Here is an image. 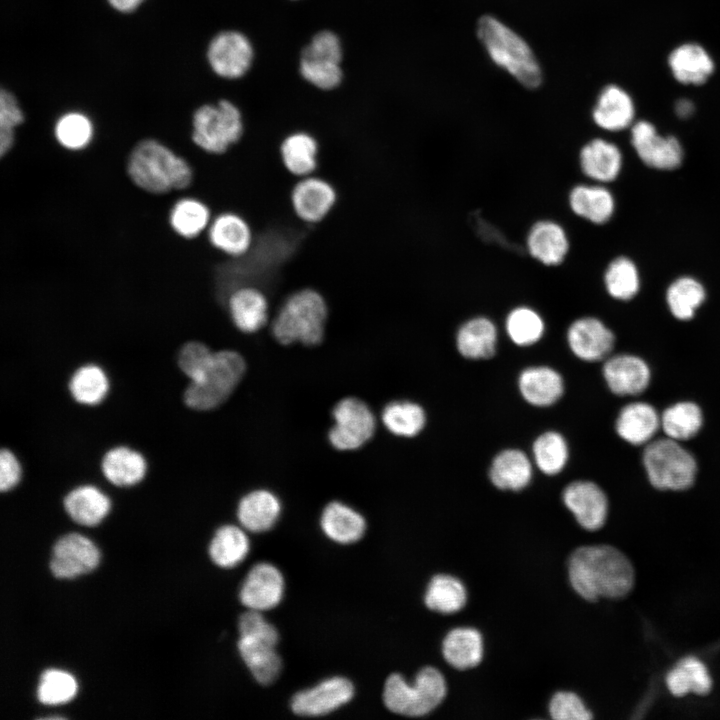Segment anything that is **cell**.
I'll return each mask as SVG.
<instances>
[{
  "mask_svg": "<svg viewBox=\"0 0 720 720\" xmlns=\"http://www.w3.org/2000/svg\"><path fill=\"white\" fill-rule=\"evenodd\" d=\"M569 580L582 598L625 596L634 583V571L628 558L609 545L581 546L568 560Z\"/></svg>",
  "mask_w": 720,
  "mask_h": 720,
  "instance_id": "6da1fadb",
  "label": "cell"
},
{
  "mask_svg": "<svg viewBox=\"0 0 720 720\" xmlns=\"http://www.w3.org/2000/svg\"><path fill=\"white\" fill-rule=\"evenodd\" d=\"M126 168L138 188L157 195L186 189L194 177L185 158L155 139L138 142L128 156Z\"/></svg>",
  "mask_w": 720,
  "mask_h": 720,
  "instance_id": "7a4b0ae2",
  "label": "cell"
},
{
  "mask_svg": "<svg viewBox=\"0 0 720 720\" xmlns=\"http://www.w3.org/2000/svg\"><path fill=\"white\" fill-rule=\"evenodd\" d=\"M328 319L324 296L315 288L303 287L289 294L276 313L271 330L281 344H320Z\"/></svg>",
  "mask_w": 720,
  "mask_h": 720,
  "instance_id": "3957f363",
  "label": "cell"
},
{
  "mask_svg": "<svg viewBox=\"0 0 720 720\" xmlns=\"http://www.w3.org/2000/svg\"><path fill=\"white\" fill-rule=\"evenodd\" d=\"M477 35L496 65L527 88L540 85L539 63L529 45L516 32L497 18L484 15L478 21Z\"/></svg>",
  "mask_w": 720,
  "mask_h": 720,
  "instance_id": "277c9868",
  "label": "cell"
},
{
  "mask_svg": "<svg viewBox=\"0 0 720 720\" xmlns=\"http://www.w3.org/2000/svg\"><path fill=\"white\" fill-rule=\"evenodd\" d=\"M446 695L443 675L434 667L426 666L416 675L412 685L398 673L391 674L385 681L383 701L393 713L419 717L435 709Z\"/></svg>",
  "mask_w": 720,
  "mask_h": 720,
  "instance_id": "5b68a950",
  "label": "cell"
},
{
  "mask_svg": "<svg viewBox=\"0 0 720 720\" xmlns=\"http://www.w3.org/2000/svg\"><path fill=\"white\" fill-rule=\"evenodd\" d=\"M245 369L244 359L236 351L214 352L203 375L185 388L184 403L197 411H208L220 406L237 387Z\"/></svg>",
  "mask_w": 720,
  "mask_h": 720,
  "instance_id": "8992f818",
  "label": "cell"
},
{
  "mask_svg": "<svg viewBox=\"0 0 720 720\" xmlns=\"http://www.w3.org/2000/svg\"><path fill=\"white\" fill-rule=\"evenodd\" d=\"M244 134V121L240 109L229 100L217 104H204L192 118V140L203 152L223 155L236 145Z\"/></svg>",
  "mask_w": 720,
  "mask_h": 720,
  "instance_id": "52a82bcc",
  "label": "cell"
},
{
  "mask_svg": "<svg viewBox=\"0 0 720 720\" xmlns=\"http://www.w3.org/2000/svg\"><path fill=\"white\" fill-rule=\"evenodd\" d=\"M643 465L650 483L661 490L688 489L697 473L693 455L668 437L649 442L643 452Z\"/></svg>",
  "mask_w": 720,
  "mask_h": 720,
  "instance_id": "ba28073f",
  "label": "cell"
},
{
  "mask_svg": "<svg viewBox=\"0 0 720 720\" xmlns=\"http://www.w3.org/2000/svg\"><path fill=\"white\" fill-rule=\"evenodd\" d=\"M338 200L339 194L333 182L317 173L296 179L288 195L293 215L308 225L325 221Z\"/></svg>",
  "mask_w": 720,
  "mask_h": 720,
  "instance_id": "9c48e42d",
  "label": "cell"
},
{
  "mask_svg": "<svg viewBox=\"0 0 720 720\" xmlns=\"http://www.w3.org/2000/svg\"><path fill=\"white\" fill-rule=\"evenodd\" d=\"M332 417L334 425L329 431V441L338 450L358 449L370 440L375 432L374 414L360 399H342L334 407Z\"/></svg>",
  "mask_w": 720,
  "mask_h": 720,
  "instance_id": "30bf717a",
  "label": "cell"
},
{
  "mask_svg": "<svg viewBox=\"0 0 720 720\" xmlns=\"http://www.w3.org/2000/svg\"><path fill=\"white\" fill-rule=\"evenodd\" d=\"M254 57L250 40L241 32L224 31L209 44L208 62L212 70L227 79H237L250 69Z\"/></svg>",
  "mask_w": 720,
  "mask_h": 720,
  "instance_id": "8fae6325",
  "label": "cell"
},
{
  "mask_svg": "<svg viewBox=\"0 0 720 720\" xmlns=\"http://www.w3.org/2000/svg\"><path fill=\"white\" fill-rule=\"evenodd\" d=\"M353 696L352 682L345 677L334 676L297 692L291 699L290 707L299 716H323L347 704Z\"/></svg>",
  "mask_w": 720,
  "mask_h": 720,
  "instance_id": "7c38bea8",
  "label": "cell"
},
{
  "mask_svg": "<svg viewBox=\"0 0 720 720\" xmlns=\"http://www.w3.org/2000/svg\"><path fill=\"white\" fill-rule=\"evenodd\" d=\"M99 557L92 541L80 534L69 533L53 545L49 567L53 576L71 579L93 570Z\"/></svg>",
  "mask_w": 720,
  "mask_h": 720,
  "instance_id": "4fadbf2b",
  "label": "cell"
},
{
  "mask_svg": "<svg viewBox=\"0 0 720 720\" xmlns=\"http://www.w3.org/2000/svg\"><path fill=\"white\" fill-rule=\"evenodd\" d=\"M631 143L639 158L647 166L672 170L683 159V150L673 136L660 135L655 126L645 120L635 123L631 128Z\"/></svg>",
  "mask_w": 720,
  "mask_h": 720,
  "instance_id": "5bb4252c",
  "label": "cell"
},
{
  "mask_svg": "<svg viewBox=\"0 0 720 720\" xmlns=\"http://www.w3.org/2000/svg\"><path fill=\"white\" fill-rule=\"evenodd\" d=\"M206 232L210 245L233 259L246 256L255 241L252 225L236 211L218 213L212 218Z\"/></svg>",
  "mask_w": 720,
  "mask_h": 720,
  "instance_id": "9a60e30c",
  "label": "cell"
},
{
  "mask_svg": "<svg viewBox=\"0 0 720 720\" xmlns=\"http://www.w3.org/2000/svg\"><path fill=\"white\" fill-rule=\"evenodd\" d=\"M284 578L274 565H254L242 582L239 599L247 609L265 611L276 607L284 594Z\"/></svg>",
  "mask_w": 720,
  "mask_h": 720,
  "instance_id": "2e32d148",
  "label": "cell"
},
{
  "mask_svg": "<svg viewBox=\"0 0 720 720\" xmlns=\"http://www.w3.org/2000/svg\"><path fill=\"white\" fill-rule=\"evenodd\" d=\"M234 326L244 333H255L269 319V301L265 292L252 284L232 288L225 297Z\"/></svg>",
  "mask_w": 720,
  "mask_h": 720,
  "instance_id": "e0dca14e",
  "label": "cell"
},
{
  "mask_svg": "<svg viewBox=\"0 0 720 720\" xmlns=\"http://www.w3.org/2000/svg\"><path fill=\"white\" fill-rule=\"evenodd\" d=\"M565 506L586 530L600 529L606 521L608 501L603 490L591 481H575L562 494Z\"/></svg>",
  "mask_w": 720,
  "mask_h": 720,
  "instance_id": "ac0fdd59",
  "label": "cell"
},
{
  "mask_svg": "<svg viewBox=\"0 0 720 720\" xmlns=\"http://www.w3.org/2000/svg\"><path fill=\"white\" fill-rule=\"evenodd\" d=\"M567 340L571 351L581 360L599 361L606 358L615 343L613 332L599 319L582 317L568 328Z\"/></svg>",
  "mask_w": 720,
  "mask_h": 720,
  "instance_id": "d6986e66",
  "label": "cell"
},
{
  "mask_svg": "<svg viewBox=\"0 0 720 720\" xmlns=\"http://www.w3.org/2000/svg\"><path fill=\"white\" fill-rule=\"evenodd\" d=\"M529 255L547 267L562 264L568 256L570 241L565 228L552 219L536 221L526 237Z\"/></svg>",
  "mask_w": 720,
  "mask_h": 720,
  "instance_id": "ffe728a7",
  "label": "cell"
},
{
  "mask_svg": "<svg viewBox=\"0 0 720 720\" xmlns=\"http://www.w3.org/2000/svg\"><path fill=\"white\" fill-rule=\"evenodd\" d=\"M278 156L281 167L298 179L317 173L320 164V143L311 133L293 131L280 141Z\"/></svg>",
  "mask_w": 720,
  "mask_h": 720,
  "instance_id": "44dd1931",
  "label": "cell"
},
{
  "mask_svg": "<svg viewBox=\"0 0 720 720\" xmlns=\"http://www.w3.org/2000/svg\"><path fill=\"white\" fill-rule=\"evenodd\" d=\"M603 376L609 389L617 395H638L650 382V369L640 357L621 354L606 360Z\"/></svg>",
  "mask_w": 720,
  "mask_h": 720,
  "instance_id": "7402d4cb",
  "label": "cell"
},
{
  "mask_svg": "<svg viewBox=\"0 0 720 720\" xmlns=\"http://www.w3.org/2000/svg\"><path fill=\"white\" fill-rule=\"evenodd\" d=\"M275 647L269 641L247 635H240L237 642L243 662L253 678L263 686L274 683L282 669V660Z\"/></svg>",
  "mask_w": 720,
  "mask_h": 720,
  "instance_id": "603a6c76",
  "label": "cell"
},
{
  "mask_svg": "<svg viewBox=\"0 0 720 720\" xmlns=\"http://www.w3.org/2000/svg\"><path fill=\"white\" fill-rule=\"evenodd\" d=\"M668 66L675 80L684 85L704 84L715 68L711 55L696 43H685L673 49L668 56Z\"/></svg>",
  "mask_w": 720,
  "mask_h": 720,
  "instance_id": "cb8c5ba5",
  "label": "cell"
},
{
  "mask_svg": "<svg viewBox=\"0 0 720 720\" xmlns=\"http://www.w3.org/2000/svg\"><path fill=\"white\" fill-rule=\"evenodd\" d=\"M635 115L631 96L617 85H608L600 92L592 111L594 123L606 131H620L631 125Z\"/></svg>",
  "mask_w": 720,
  "mask_h": 720,
  "instance_id": "d4e9b609",
  "label": "cell"
},
{
  "mask_svg": "<svg viewBox=\"0 0 720 720\" xmlns=\"http://www.w3.org/2000/svg\"><path fill=\"white\" fill-rule=\"evenodd\" d=\"M579 166L588 178L606 183L617 178L622 167V155L612 142L595 138L582 146Z\"/></svg>",
  "mask_w": 720,
  "mask_h": 720,
  "instance_id": "484cf974",
  "label": "cell"
},
{
  "mask_svg": "<svg viewBox=\"0 0 720 720\" xmlns=\"http://www.w3.org/2000/svg\"><path fill=\"white\" fill-rule=\"evenodd\" d=\"M104 477L117 487L141 482L147 472L145 457L128 446H115L105 452L100 463Z\"/></svg>",
  "mask_w": 720,
  "mask_h": 720,
  "instance_id": "4316f807",
  "label": "cell"
},
{
  "mask_svg": "<svg viewBox=\"0 0 720 720\" xmlns=\"http://www.w3.org/2000/svg\"><path fill=\"white\" fill-rule=\"evenodd\" d=\"M281 513L278 497L265 489L254 490L243 496L237 506V518L250 532L261 533L271 529Z\"/></svg>",
  "mask_w": 720,
  "mask_h": 720,
  "instance_id": "83f0119b",
  "label": "cell"
},
{
  "mask_svg": "<svg viewBox=\"0 0 720 720\" xmlns=\"http://www.w3.org/2000/svg\"><path fill=\"white\" fill-rule=\"evenodd\" d=\"M519 390L522 397L531 405L546 407L557 402L563 392L561 375L546 366L529 367L519 376Z\"/></svg>",
  "mask_w": 720,
  "mask_h": 720,
  "instance_id": "f1b7e54d",
  "label": "cell"
},
{
  "mask_svg": "<svg viewBox=\"0 0 720 720\" xmlns=\"http://www.w3.org/2000/svg\"><path fill=\"white\" fill-rule=\"evenodd\" d=\"M568 204L576 216L594 224L608 222L615 210L613 195L601 185H575L568 194Z\"/></svg>",
  "mask_w": 720,
  "mask_h": 720,
  "instance_id": "f546056e",
  "label": "cell"
},
{
  "mask_svg": "<svg viewBox=\"0 0 720 720\" xmlns=\"http://www.w3.org/2000/svg\"><path fill=\"white\" fill-rule=\"evenodd\" d=\"M661 425L653 406L634 402L624 406L616 420V431L626 442L641 445L650 442Z\"/></svg>",
  "mask_w": 720,
  "mask_h": 720,
  "instance_id": "4dcf8cb0",
  "label": "cell"
},
{
  "mask_svg": "<svg viewBox=\"0 0 720 720\" xmlns=\"http://www.w3.org/2000/svg\"><path fill=\"white\" fill-rule=\"evenodd\" d=\"M320 525L324 534L339 544L357 542L366 530L364 517L353 508L337 501L325 506Z\"/></svg>",
  "mask_w": 720,
  "mask_h": 720,
  "instance_id": "1f68e13d",
  "label": "cell"
},
{
  "mask_svg": "<svg viewBox=\"0 0 720 720\" xmlns=\"http://www.w3.org/2000/svg\"><path fill=\"white\" fill-rule=\"evenodd\" d=\"M63 505L74 522L84 526H94L108 514L111 502L97 487L81 485L66 494Z\"/></svg>",
  "mask_w": 720,
  "mask_h": 720,
  "instance_id": "d6a6232c",
  "label": "cell"
},
{
  "mask_svg": "<svg viewBox=\"0 0 720 720\" xmlns=\"http://www.w3.org/2000/svg\"><path fill=\"white\" fill-rule=\"evenodd\" d=\"M489 477L493 485L501 490L519 491L529 484L532 465L521 450L506 449L494 457Z\"/></svg>",
  "mask_w": 720,
  "mask_h": 720,
  "instance_id": "836d02e7",
  "label": "cell"
},
{
  "mask_svg": "<svg viewBox=\"0 0 720 720\" xmlns=\"http://www.w3.org/2000/svg\"><path fill=\"white\" fill-rule=\"evenodd\" d=\"M456 343L459 353L469 359H488L495 354L497 329L486 317H474L458 329Z\"/></svg>",
  "mask_w": 720,
  "mask_h": 720,
  "instance_id": "e575fe53",
  "label": "cell"
},
{
  "mask_svg": "<svg viewBox=\"0 0 720 720\" xmlns=\"http://www.w3.org/2000/svg\"><path fill=\"white\" fill-rule=\"evenodd\" d=\"M212 218L210 207L195 197L180 198L169 212L170 227L185 239L197 238L207 231Z\"/></svg>",
  "mask_w": 720,
  "mask_h": 720,
  "instance_id": "d590c367",
  "label": "cell"
},
{
  "mask_svg": "<svg viewBox=\"0 0 720 720\" xmlns=\"http://www.w3.org/2000/svg\"><path fill=\"white\" fill-rule=\"evenodd\" d=\"M445 660L454 668L464 670L481 662V634L474 628L460 627L448 632L442 643Z\"/></svg>",
  "mask_w": 720,
  "mask_h": 720,
  "instance_id": "8d00e7d4",
  "label": "cell"
},
{
  "mask_svg": "<svg viewBox=\"0 0 720 720\" xmlns=\"http://www.w3.org/2000/svg\"><path fill=\"white\" fill-rule=\"evenodd\" d=\"M109 386L105 371L93 363L78 367L68 381V390L73 400L86 406L101 403L108 394Z\"/></svg>",
  "mask_w": 720,
  "mask_h": 720,
  "instance_id": "74e56055",
  "label": "cell"
},
{
  "mask_svg": "<svg viewBox=\"0 0 720 720\" xmlns=\"http://www.w3.org/2000/svg\"><path fill=\"white\" fill-rule=\"evenodd\" d=\"M249 549V539L240 527L224 525L213 536L209 555L217 566L233 568L246 558Z\"/></svg>",
  "mask_w": 720,
  "mask_h": 720,
  "instance_id": "f35d334b",
  "label": "cell"
},
{
  "mask_svg": "<svg viewBox=\"0 0 720 720\" xmlns=\"http://www.w3.org/2000/svg\"><path fill=\"white\" fill-rule=\"evenodd\" d=\"M666 684L675 696H684L689 692L703 695L710 691L712 679L703 662L695 657H686L669 671Z\"/></svg>",
  "mask_w": 720,
  "mask_h": 720,
  "instance_id": "ab89813d",
  "label": "cell"
},
{
  "mask_svg": "<svg viewBox=\"0 0 720 720\" xmlns=\"http://www.w3.org/2000/svg\"><path fill=\"white\" fill-rule=\"evenodd\" d=\"M424 600L430 610L443 614L455 613L466 603V590L457 578L438 574L429 582Z\"/></svg>",
  "mask_w": 720,
  "mask_h": 720,
  "instance_id": "60d3db41",
  "label": "cell"
},
{
  "mask_svg": "<svg viewBox=\"0 0 720 720\" xmlns=\"http://www.w3.org/2000/svg\"><path fill=\"white\" fill-rule=\"evenodd\" d=\"M661 426L668 438L676 441L694 437L703 424L700 407L688 401L669 406L660 417Z\"/></svg>",
  "mask_w": 720,
  "mask_h": 720,
  "instance_id": "b9f144b4",
  "label": "cell"
},
{
  "mask_svg": "<svg viewBox=\"0 0 720 720\" xmlns=\"http://www.w3.org/2000/svg\"><path fill=\"white\" fill-rule=\"evenodd\" d=\"M382 421L394 435L413 437L424 428L426 415L423 408L417 403L394 401L383 409Z\"/></svg>",
  "mask_w": 720,
  "mask_h": 720,
  "instance_id": "7bdbcfd3",
  "label": "cell"
},
{
  "mask_svg": "<svg viewBox=\"0 0 720 720\" xmlns=\"http://www.w3.org/2000/svg\"><path fill=\"white\" fill-rule=\"evenodd\" d=\"M705 296V289L699 281L691 277H681L668 287L666 301L675 318L689 320L704 302Z\"/></svg>",
  "mask_w": 720,
  "mask_h": 720,
  "instance_id": "ee69618b",
  "label": "cell"
},
{
  "mask_svg": "<svg viewBox=\"0 0 720 720\" xmlns=\"http://www.w3.org/2000/svg\"><path fill=\"white\" fill-rule=\"evenodd\" d=\"M54 135L60 146L70 151L85 149L92 141L94 127L89 117L81 112H68L58 118Z\"/></svg>",
  "mask_w": 720,
  "mask_h": 720,
  "instance_id": "f6af8a7d",
  "label": "cell"
},
{
  "mask_svg": "<svg viewBox=\"0 0 720 720\" xmlns=\"http://www.w3.org/2000/svg\"><path fill=\"white\" fill-rule=\"evenodd\" d=\"M532 451L537 467L547 475L561 472L569 455L566 440L555 431L541 434L534 441Z\"/></svg>",
  "mask_w": 720,
  "mask_h": 720,
  "instance_id": "bcb514c9",
  "label": "cell"
},
{
  "mask_svg": "<svg viewBox=\"0 0 720 720\" xmlns=\"http://www.w3.org/2000/svg\"><path fill=\"white\" fill-rule=\"evenodd\" d=\"M604 284L611 297L623 301L632 299L640 287L635 264L624 256L615 258L605 270Z\"/></svg>",
  "mask_w": 720,
  "mask_h": 720,
  "instance_id": "7dc6e473",
  "label": "cell"
},
{
  "mask_svg": "<svg viewBox=\"0 0 720 720\" xmlns=\"http://www.w3.org/2000/svg\"><path fill=\"white\" fill-rule=\"evenodd\" d=\"M505 327L509 338L520 346L536 343L545 330L540 314L527 306L512 309L506 317Z\"/></svg>",
  "mask_w": 720,
  "mask_h": 720,
  "instance_id": "c3c4849f",
  "label": "cell"
},
{
  "mask_svg": "<svg viewBox=\"0 0 720 720\" xmlns=\"http://www.w3.org/2000/svg\"><path fill=\"white\" fill-rule=\"evenodd\" d=\"M74 677L62 670H45L37 686V698L45 705H59L70 701L76 694Z\"/></svg>",
  "mask_w": 720,
  "mask_h": 720,
  "instance_id": "681fc988",
  "label": "cell"
},
{
  "mask_svg": "<svg viewBox=\"0 0 720 720\" xmlns=\"http://www.w3.org/2000/svg\"><path fill=\"white\" fill-rule=\"evenodd\" d=\"M24 122V114L15 96L2 89L0 93V155H7L15 142V128Z\"/></svg>",
  "mask_w": 720,
  "mask_h": 720,
  "instance_id": "f907efd6",
  "label": "cell"
},
{
  "mask_svg": "<svg viewBox=\"0 0 720 720\" xmlns=\"http://www.w3.org/2000/svg\"><path fill=\"white\" fill-rule=\"evenodd\" d=\"M299 71L302 77L322 90L336 88L343 79L340 63L300 57Z\"/></svg>",
  "mask_w": 720,
  "mask_h": 720,
  "instance_id": "816d5d0a",
  "label": "cell"
},
{
  "mask_svg": "<svg viewBox=\"0 0 720 720\" xmlns=\"http://www.w3.org/2000/svg\"><path fill=\"white\" fill-rule=\"evenodd\" d=\"M214 352L204 343L189 341L181 346L177 355V364L181 372L190 380L197 381L208 368Z\"/></svg>",
  "mask_w": 720,
  "mask_h": 720,
  "instance_id": "f5cc1de1",
  "label": "cell"
},
{
  "mask_svg": "<svg viewBox=\"0 0 720 720\" xmlns=\"http://www.w3.org/2000/svg\"><path fill=\"white\" fill-rule=\"evenodd\" d=\"M301 57L340 63L343 57L341 41L338 36L328 30L320 31L306 45Z\"/></svg>",
  "mask_w": 720,
  "mask_h": 720,
  "instance_id": "db71d44e",
  "label": "cell"
},
{
  "mask_svg": "<svg viewBox=\"0 0 720 720\" xmlns=\"http://www.w3.org/2000/svg\"><path fill=\"white\" fill-rule=\"evenodd\" d=\"M549 712L555 720H589L591 712L575 693L559 691L553 695L549 704Z\"/></svg>",
  "mask_w": 720,
  "mask_h": 720,
  "instance_id": "11a10c76",
  "label": "cell"
},
{
  "mask_svg": "<svg viewBox=\"0 0 720 720\" xmlns=\"http://www.w3.org/2000/svg\"><path fill=\"white\" fill-rule=\"evenodd\" d=\"M240 635L257 637L277 645L279 634L277 629L269 623L261 611L248 609L242 613L238 621Z\"/></svg>",
  "mask_w": 720,
  "mask_h": 720,
  "instance_id": "9f6ffc18",
  "label": "cell"
},
{
  "mask_svg": "<svg viewBox=\"0 0 720 720\" xmlns=\"http://www.w3.org/2000/svg\"><path fill=\"white\" fill-rule=\"evenodd\" d=\"M22 468L17 456L8 448L0 451V490L7 492L21 480Z\"/></svg>",
  "mask_w": 720,
  "mask_h": 720,
  "instance_id": "6f0895ef",
  "label": "cell"
},
{
  "mask_svg": "<svg viewBox=\"0 0 720 720\" xmlns=\"http://www.w3.org/2000/svg\"><path fill=\"white\" fill-rule=\"evenodd\" d=\"M110 5L120 12L135 10L144 0H108Z\"/></svg>",
  "mask_w": 720,
  "mask_h": 720,
  "instance_id": "680465c9",
  "label": "cell"
},
{
  "mask_svg": "<svg viewBox=\"0 0 720 720\" xmlns=\"http://www.w3.org/2000/svg\"><path fill=\"white\" fill-rule=\"evenodd\" d=\"M675 112L681 118H687L694 112V104L689 99H680L676 102Z\"/></svg>",
  "mask_w": 720,
  "mask_h": 720,
  "instance_id": "91938a15",
  "label": "cell"
}]
</instances>
